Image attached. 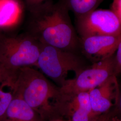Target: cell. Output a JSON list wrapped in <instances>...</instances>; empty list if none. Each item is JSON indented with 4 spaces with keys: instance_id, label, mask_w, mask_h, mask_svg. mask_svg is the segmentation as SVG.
Wrapping results in <instances>:
<instances>
[{
    "instance_id": "cell-13",
    "label": "cell",
    "mask_w": 121,
    "mask_h": 121,
    "mask_svg": "<svg viewBox=\"0 0 121 121\" xmlns=\"http://www.w3.org/2000/svg\"><path fill=\"white\" fill-rule=\"evenodd\" d=\"M0 87V121H3L9 105L13 99L12 91L7 92Z\"/></svg>"
},
{
    "instance_id": "cell-2",
    "label": "cell",
    "mask_w": 121,
    "mask_h": 121,
    "mask_svg": "<svg viewBox=\"0 0 121 121\" xmlns=\"http://www.w3.org/2000/svg\"><path fill=\"white\" fill-rule=\"evenodd\" d=\"M41 43L29 34L14 36L0 34L1 86L12 88L19 70L26 66H37Z\"/></svg>"
},
{
    "instance_id": "cell-22",
    "label": "cell",
    "mask_w": 121,
    "mask_h": 121,
    "mask_svg": "<svg viewBox=\"0 0 121 121\" xmlns=\"http://www.w3.org/2000/svg\"></svg>"
},
{
    "instance_id": "cell-15",
    "label": "cell",
    "mask_w": 121,
    "mask_h": 121,
    "mask_svg": "<svg viewBox=\"0 0 121 121\" xmlns=\"http://www.w3.org/2000/svg\"><path fill=\"white\" fill-rule=\"evenodd\" d=\"M115 110V108H112L107 112L94 117L91 121H111L112 116L116 112Z\"/></svg>"
},
{
    "instance_id": "cell-12",
    "label": "cell",
    "mask_w": 121,
    "mask_h": 121,
    "mask_svg": "<svg viewBox=\"0 0 121 121\" xmlns=\"http://www.w3.org/2000/svg\"><path fill=\"white\" fill-rule=\"evenodd\" d=\"M67 8L73 12L76 17L97 9L104 0H61Z\"/></svg>"
},
{
    "instance_id": "cell-6",
    "label": "cell",
    "mask_w": 121,
    "mask_h": 121,
    "mask_svg": "<svg viewBox=\"0 0 121 121\" xmlns=\"http://www.w3.org/2000/svg\"><path fill=\"white\" fill-rule=\"evenodd\" d=\"M76 27L80 38L121 34V22L111 9H96L76 17Z\"/></svg>"
},
{
    "instance_id": "cell-18",
    "label": "cell",
    "mask_w": 121,
    "mask_h": 121,
    "mask_svg": "<svg viewBox=\"0 0 121 121\" xmlns=\"http://www.w3.org/2000/svg\"><path fill=\"white\" fill-rule=\"evenodd\" d=\"M117 112L121 116V87L120 86V93L118 102L117 104V106L115 107Z\"/></svg>"
},
{
    "instance_id": "cell-10",
    "label": "cell",
    "mask_w": 121,
    "mask_h": 121,
    "mask_svg": "<svg viewBox=\"0 0 121 121\" xmlns=\"http://www.w3.org/2000/svg\"><path fill=\"white\" fill-rule=\"evenodd\" d=\"M39 114L22 99L13 98L3 121H42Z\"/></svg>"
},
{
    "instance_id": "cell-16",
    "label": "cell",
    "mask_w": 121,
    "mask_h": 121,
    "mask_svg": "<svg viewBox=\"0 0 121 121\" xmlns=\"http://www.w3.org/2000/svg\"><path fill=\"white\" fill-rule=\"evenodd\" d=\"M121 22V0H113L110 9Z\"/></svg>"
},
{
    "instance_id": "cell-8",
    "label": "cell",
    "mask_w": 121,
    "mask_h": 121,
    "mask_svg": "<svg viewBox=\"0 0 121 121\" xmlns=\"http://www.w3.org/2000/svg\"><path fill=\"white\" fill-rule=\"evenodd\" d=\"M120 93L117 76L113 75L100 85L89 91L92 112L96 116L117 106Z\"/></svg>"
},
{
    "instance_id": "cell-7",
    "label": "cell",
    "mask_w": 121,
    "mask_h": 121,
    "mask_svg": "<svg viewBox=\"0 0 121 121\" xmlns=\"http://www.w3.org/2000/svg\"><path fill=\"white\" fill-rule=\"evenodd\" d=\"M55 101V112L68 117L69 121H91L95 117L91 108L89 92H60Z\"/></svg>"
},
{
    "instance_id": "cell-11",
    "label": "cell",
    "mask_w": 121,
    "mask_h": 121,
    "mask_svg": "<svg viewBox=\"0 0 121 121\" xmlns=\"http://www.w3.org/2000/svg\"><path fill=\"white\" fill-rule=\"evenodd\" d=\"M21 0H0V30L17 24L22 14Z\"/></svg>"
},
{
    "instance_id": "cell-3",
    "label": "cell",
    "mask_w": 121,
    "mask_h": 121,
    "mask_svg": "<svg viewBox=\"0 0 121 121\" xmlns=\"http://www.w3.org/2000/svg\"><path fill=\"white\" fill-rule=\"evenodd\" d=\"M13 98L22 99L37 112L42 119L56 113L49 101H55L60 94L43 73L30 66L19 70L11 89Z\"/></svg>"
},
{
    "instance_id": "cell-20",
    "label": "cell",
    "mask_w": 121,
    "mask_h": 121,
    "mask_svg": "<svg viewBox=\"0 0 121 121\" xmlns=\"http://www.w3.org/2000/svg\"><path fill=\"white\" fill-rule=\"evenodd\" d=\"M51 121H69V120H68V121H65L64 120H62V119H61L60 118H55L53 120H52Z\"/></svg>"
},
{
    "instance_id": "cell-5",
    "label": "cell",
    "mask_w": 121,
    "mask_h": 121,
    "mask_svg": "<svg viewBox=\"0 0 121 121\" xmlns=\"http://www.w3.org/2000/svg\"><path fill=\"white\" fill-rule=\"evenodd\" d=\"M113 75H116L114 55L93 63L91 66L82 69L73 79H66L59 87V90L61 93L89 92Z\"/></svg>"
},
{
    "instance_id": "cell-17",
    "label": "cell",
    "mask_w": 121,
    "mask_h": 121,
    "mask_svg": "<svg viewBox=\"0 0 121 121\" xmlns=\"http://www.w3.org/2000/svg\"><path fill=\"white\" fill-rule=\"evenodd\" d=\"M46 0H24L26 5L29 9L40 4Z\"/></svg>"
},
{
    "instance_id": "cell-14",
    "label": "cell",
    "mask_w": 121,
    "mask_h": 121,
    "mask_svg": "<svg viewBox=\"0 0 121 121\" xmlns=\"http://www.w3.org/2000/svg\"><path fill=\"white\" fill-rule=\"evenodd\" d=\"M116 74L121 76V40L118 45L117 50L114 54Z\"/></svg>"
},
{
    "instance_id": "cell-21",
    "label": "cell",
    "mask_w": 121,
    "mask_h": 121,
    "mask_svg": "<svg viewBox=\"0 0 121 121\" xmlns=\"http://www.w3.org/2000/svg\"><path fill=\"white\" fill-rule=\"evenodd\" d=\"M1 85H2V79H1V78L0 76V86H1Z\"/></svg>"
},
{
    "instance_id": "cell-19",
    "label": "cell",
    "mask_w": 121,
    "mask_h": 121,
    "mask_svg": "<svg viewBox=\"0 0 121 121\" xmlns=\"http://www.w3.org/2000/svg\"><path fill=\"white\" fill-rule=\"evenodd\" d=\"M111 121H121V116H120L116 112L112 116Z\"/></svg>"
},
{
    "instance_id": "cell-9",
    "label": "cell",
    "mask_w": 121,
    "mask_h": 121,
    "mask_svg": "<svg viewBox=\"0 0 121 121\" xmlns=\"http://www.w3.org/2000/svg\"><path fill=\"white\" fill-rule=\"evenodd\" d=\"M121 40V34L94 35L79 39L82 53L93 63L114 55Z\"/></svg>"
},
{
    "instance_id": "cell-1",
    "label": "cell",
    "mask_w": 121,
    "mask_h": 121,
    "mask_svg": "<svg viewBox=\"0 0 121 121\" xmlns=\"http://www.w3.org/2000/svg\"><path fill=\"white\" fill-rule=\"evenodd\" d=\"M30 9L28 34L42 44L75 52L79 39L74 28L69 9L61 0H47Z\"/></svg>"
},
{
    "instance_id": "cell-4",
    "label": "cell",
    "mask_w": 121,
    "mask_h": 121,
    "mask_svg": "<svg viewBox=\"0 0 121 121\" xmlns=\"http://www.w3.org/2000/svg\"><path fill=\"white\" fill-rule=\"evenodd\" d=\"M37 67L59 87L65 83L69 71L76 75L85 68L82 59L75 52L42 43Z\"/></svg>"
}]
</instances>
